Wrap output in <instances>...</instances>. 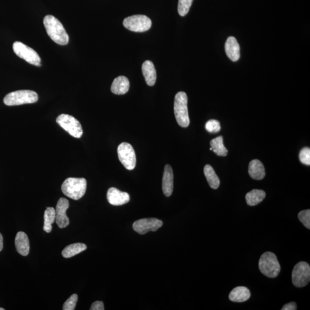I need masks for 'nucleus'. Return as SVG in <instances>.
<instances>
[{"label": "nucleus", "mask_w": 310, "mask_h": 310, "mask_svg": "<svg viewBox=\"0 0 310 310\" xmlns=\"http://www.w3.org/2000/svg\"><path fill=\"white\" fill-rule=\"evenodd\" d=\"M212 151L219 156H226L228 154V149L224 144L223 136H218L210 141Z\"/></svg>", "instance_id": "b1692460"}, {"label": "nucleus", "mask_w": 310, "mask_h": 310, "mask_svg": "<svg viewBox=\"0 0 310 310\" xmlns=\"http://www.w3.org/2000/svg\"><path fill=\"white\" fill-rule=\"evenodd\" d=\"M87 182L85 178H68L65 180L61 189L63 193L74 200H78L85 195Z\"/></svg>", "instance_id": "f03ea898"}, {"label": "nucleus", "mask_w": 310, "mask_h": 310, "mask_svg": "<svg viewBox=\"0 0 310 310\" xmlns=\"http://www.w3.org/2000/svg\"><path fill=\"white\" fill-rule=\"evenodd\" d=\"M163 222L155 218H143L133 224L134 231L143 235L149 232H156L163 226Z\"/></svg>", "instance_id": "9b49d317"}, {"label": "nucleus", "mask_w": 310, "mask_h": 310, "mask_svg": "<svg viewBox=\"0 0 310 310\" xmlns=\"http://www.w3.org/2000/svg\"><path fill=\"white\" fill-rule=\"evenodd\" d=\"M123 25L126 29L131 31L144 32L151 28L152 21L145 15H133L125 18Z\"/></svg>", "instance_id": "0eeeda50"}, {"label": "nucleus", "mask_w": 310, "mask_h": 310, "mask_svg": "<svg viewBox=\"0 0 310 310\" xmlns=\"http://www.w3.org/2000/svg\"><path fill=\"white\" fill-rule=\"evenodd\" d=\"M226 53L229 58L233 62H237L240 57V47L236 38L230 36L228 38L225 45Z\"/></svg>", "instance_id": "2eb2a0df"}, {"label": "nucleus", "mask_w": 310, "mask_h": 310, "mask_svg": "<svg viewBox=\"0 0 310 310\" xmlns=\"http://www.w3.org/2000/svg\"><path fill=\"white\" fill-rule=\"evenodd\" d=\"M15 53L20 58L28 63L38 67L41 66V59L38 53L33 49L28 47L20 41H16L13 44Z\"/></svg>", "instance_id": "6e6552de"}, {"label": "nucleus", "mask_w": 310, "mask_h": 310, "mask_svg": "<svg viewBox=\"0 0 310 310\" xmlns=\"http://www.w3.org/2000/svg\"><path fill=\"white\" fill-rule=\"evenodd\" d=\"M249 174L255 180H262L265 177L266 171L263 164L259 160L255 159L251 161L249 165Z\"/></svg>", "instance_id": "a211bd4d"}, {"label": "nucleus", "mask_w": 310, "mask_h": 310, "mask_svg": "<svg viewBox=\"0 0 310 310\" xmlns=\"http://www.w3.org/2000/svg\"><path fill=\"white\" fill-rule=\"evenodd\" d=\"M162 189L163 193L166 197H170L174 189V174L169 164L164 168L163 177Z\"/></svg>", "instance_id": "4468645a"}, {"label": "nucleus", "mask_w": 310, "mask_h": 310, "mask_svg": "<svg viewBox=\"0 0 310 310\" xmlns=\"http://www.w3.org/2000/svg\"><path fill=\"white\" fill-rule=\"evenodd\" d=\"M282 310H297V305L295 302H291L288 304L283 306Z\"/></svg>", "instance_id": "2f4dec72"}, {"label": "nucleus", "mask_w": 310, "mask_h": 310, "mask_svg": "<svg viewBox=\"0 0 310 310\" xmlns=\"http://www.w3.org/2000/svg\"><path fill=\"white\" fill-rule=\"evenodd\" d=\"M298 218L306 228L310 229V210H305L298 214Z\"/></svg>", "instance_id": "cd10ccee"}, {"label": "nucleus", "mask_w": 310, "mask_h": 310, "mask_svg": "<svg viewBox=\"0 0 310 310\" xmlns=\"http://www.w3.org/2000/svg\"><path fill=\"white\" fill-rule=\"evenodd\" d=\"M204 174L210 187L217 189L220 185V181L213 168L207 164L204 167Z\"/></svg>", "instance_id": "4be33fe9"}, {"label": "nucleus", "mask_w": 310, "mask_h": 310, "mask_svg": "<svg viewBox=\"0 0 310 310\" xmlns=\"http://www.w3.org/2000/svg\"><path fill=\"white\" fill-rule=\"evenodd\" d=\"M78 301V296L76 294L72 295L65 302L63 306V310H74L75 309L76 302Z\"/></svg>", "instance_id": "c85d7f7f"}, {"label": "nucleus", "mask_w": 310, "mask_h": 310, "mask_svg": "<svg viewBox=\"0 0 310 310\" xmlns=\"http://www.w3.org/2000/svg\"><path fill=\"white\" fill-rule=\"evenodd\" d=\"M188 98L183 91H180L175 95L174 101V113L178 124L183 128L190 125L188 107Z\"/></svg>", "instance_id": "20e7f679"}, {"label": "nucleus", "mask_w": 310, "mask_h": 310, "mask_svg": "<svg viewBox=\"0 0 310 310\" xmlns=\"http://www.w3.org/2000/svg\"><path fill=\"white\" fill-rule=\"evenodd\" d=\"M5 310L4 309H3V308H0V310Z\"/></svg>", "instance_id": "72a5a7b5"}, {"label": "nucleus", "mask_w": 310, "mask_h": 310, "mask_svg": "<svg viewBox=\"0 0 310 310\" xmlns=\"http://www.w3.org/2000/svg\"><path fill=\"white\" fill-rule=\"evenodd\" d=\"M44 223L43 229L45 232L50 233L52 231V224L56 219L55 209L53 208L46 209L44 215Z\"/></svg>", "instance_id": "393cba45"}, {"label": "nucleus", "mask_w": 310, "mask_h": 310, "mask_svg": "<svg viewBox=\"0 0 310 310\" xmlns=\"http://www.w3.org/2000/svg\"><path fill=\"white\" fill-rule=\"evenodd\" d=\"M87 247L85 244L75 243L67 246L62 252V255L64 258H70L85 251Z\"/></svg>", "instance_id": "5701e85b"}, {"label": "nucleus", "mask_w": 310, "mask_h": 310, "mask_svg": "<svg viewBox=\"0 0 310 310\" xmlns=\"http://www.w3.org/2000/svg\"><path fill=\"white\" fill-rule=\"evenodd\" d=\"M129 87L128 79L124 76H120L113 80L111 86V91L115 94H125L129 91Z\"/></svg>", "instance_id": "f3484780"}, {"label": "nucleus", "mask_w": 310, "mask_h": 310, "mask_svg": "<svg viewBox=\"0 0 310 310\" xmlns=\"http://www.w3.org/2000/svg\"><path fill=\"white\" fill-rule=\"evenodd\" d=\"M90 310H104V305L101 301H96L94 302L91 306Z\"/></svg>", "instance_id": "7c9ffc66"}, {"label": "nucleus", "mask_w": 310, "mask_h": 310, "mask_svg": "<svg viewBox=\"0 0 310 310\" xmlns=\"http://www.w3.org/2000/svg\"><path fill=\"white\" fill-rule=\"evenodd\" d=\"M260 272L270 278H277L280 274L281 267L277 256L274 253H264L260 258L259 263Z\"/></svg>", "instance_id": "7ed1b4c3"}, {"label": "nucleus", "mask_w": 310, "mask_h": 310, "mask_svg": "<svg viewBox=\"0 0 310 310\" xmlns=\"http://www.w3.org/2000/svg\"><path fill=\"white\" fill-rule=\"evenodd\" d=\"M3 248V237L1 233H0V252L2 250Z\"/></svg>", "instance_id": "473e14b6"}, {"label": "nucleus", "mask_w": 310, "mask_h": 310, "mask_svg": "<svg viewBox=\"0 0 310 310\" xmlns=\"http://www.w3.org/2000/svg\"><path fill=\"white\" fill-rule=\"evenodd\" d=\"M38 101L35 91L29 90H17L7 94L3 98V103L7 106H17L26 103H33Z\"/></svg>", "instance_id": "39448f33"}, {"label": "nucleus", "mask_w": 310, "mask_h": 310, "mask_svg": "<svg viewBox=\"0 0 310 310\" xmlns=\"http://www.w3.org/2000/svg\"><path fill=\"white\" fill-rule=\"evenodd\" d=\"M193 0H179L178 10L181 16H185L189 13Z\"/></svg>", "instance_id": "a878e982"}, {"label": "nucleus", "mask_w": 310, "mask_h": 310, "mask_svg": "<svg viewBox=\"0 0 310 310\" xmlns=\"http://www.w3.org/2000/svg\"><path fill=\"white\" fill-rule=\"evenodd\" d=\"M206 131L210 133H218L221 131L220 122L216 120H210L205 125Z\"/></svg>", "instance_id": "bb28decb"}, {"label": "nucleus", "mask_w": 310, "mask_h": 310, "mask_svg": "<svg viewBox=\"0 0 310 310\" xmlns=\"http://www.w3.org/2000/svg\"><path fill=\"white\" fill-rule=\"evenodd\" d=\"M293 285L298 288L307 286L310 281V267L308 263L301 262L294 267L292 274Z\"/></svg>", "instance_id": "1a4fd4ad"}, {"label": "nucleus", "mask_w": 310, "mask_h": 310, "mask_svg": "<svg viewBox=\"0 0 310 310\" xmlns=\"http://www.w3.org/2000/svg\"><path fill=\"white\" fill-rule=\"evenodd\" d=\"M43 24L48 35L56 44L62 45L68 44V34L62 23L56 17L52 15H47L44 18Z\"/></svg>", "instance_id": "f257e3e1"}, {"label": "nucleus", "mask_w": 310, "mask_h": 310, "mask_svg": "<svg viewBox=\"0 0 310 310\" xmlns=\"http://www.w3.org/2000/svg\"><path fill=\"white\" fill-rule=\"evenodd\" d=\"M142 71L147 85L149 86H154L156 80V71L151 61L147 60L143 63Z\"/></svg>", "instance_id": "aec40b11"}, {"label": "nucleus", "mask_w": 310, "mask_h": 310, "mask_svg": "<svg viewBox=\"0 0 310 310\" xmlns=\"http://www.w3.org/2000/svg\"><path fill=\"white\" fill-rule=\"evenodd\" d=\"M69 208V202L65 198H60L57 201L56 206L55 221L59 228H64L69 225L68 218L66 215L67 210Z\"/></svg>", "instance_id": "f8f14e48"}, {"label": "nucleus", "mask_w": 310, "mask_h": 310, "mask_svg": "<svg viewBox=\"0 0 310 310\" xmlns=\"http://www.w3.org/2000/svg\"><path fill=\"white\" fill-rule=\"evenodd\" d=\"M107 199L111 205L121 206L129 202L130 196L127 193L122 192L114 187H111L107 193Z\"/></svg>", "instance_id": "ddd939ff"}, {"label": "nucleus", "mask_w": 310, "mask_h": 310, "mask_svg": "<svg viewBox=\"0 0 310 310\" xmlns=\"http://www.w3.org/2000/svg\"><path fill=\"white\" fill-rule=\"evenodd\" d=\"M300 159L301 162L306 164L310 165V149L309 147H305L302 149L300 154Z\"/></svg>", "instance_id": "c756f323"}, {"label": "nucleus", "mask_w": 310, "mask_h": 310, "mask_svg": "<svg viewBox=\"0 0 310 310\" xmlns=\"http://www.w3.org/2000/svg\"><path fill=\"white\" fill-rule=\"evenodd\" d=\"M251 297L250 290L244 286L237 287L229 294V300L237 303H242Z\"/></svg>", "instance_id": "6ab92c4d"}, {"label": "nucleus", "mask_w": 310, "mask_h": 310, "mask_svg": "<svg viewBox=\"0 0 310 310\" xmlns=\"http://www.w3.org/2000/svg\"><path fill=\"white\" fill-rule=\"evenodd\" d=\"M118 158L123 166L128 170H133L136 167V157L132 145L128 143H122L118 147Z\"/></svg>", "instance_id": "9d476101"}, {"label": "nucleus", "mask_w": 310, "mask_h": 310, "mask_svg": "<svg viewBox=\"0 0 310 310\" xmlns=\"http://www.w3.org/2000/svg\"><path fill=\"white\" fill-rule=\"evenodd\" d=\"M210 150L212 151V148H210Z\"/></svg>", "instance_id": "f704fd0d"}, {"label": "nucleus", "mask_w": 310, "mask_h": 310, "mask_svg": "<svg viewBox=\"0 0 310 310\" xmlns=\"http://www.w3.org/2000/svg\"><path fill=\"white\" fill-rule=\"evenodd\" d=\"M56 122L72 137H81L83 130L79 121L70 115L62 114L56 118Z\"/></svg>", "instance_id": "423d86ee"}, {"label": "nucleus", "mask_w": 310, "mask_h": 310, "mask_svg": "<svg viewBox=\"0 0 310 310\" xmlns=\"http://www.w3.org/2000/svg\"><path fill=\"white\" fill-rule=\"evenodd\" d=\"M15 246L19 254L27 256L29 252V241L24 232H19L15 238Z\"/></svg>", "instance_id": "dca6fc26"}, {"label": "nucleus", "mask_w": 310, "mask_h": 310, "mask_svg": "<svg viewBox=\"0 0 310 310\" xmlns=\"http://www.w3.org/2000/svg\"><path fill=\"white\" fill-rule=\"evenodd\" d=\"M265 191L262 190L255 189L247 194L246 198L249 206H254L261 203L266 198Z\"/></svg>", "instance_id": "412c9836"}]
</instances>
